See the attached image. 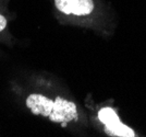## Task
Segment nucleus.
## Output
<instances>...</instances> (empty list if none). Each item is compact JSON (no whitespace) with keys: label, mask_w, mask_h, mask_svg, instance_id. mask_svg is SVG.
I'll return each instance as SVG.
<instances>
[{"label":"nucleus","mask_w":146,"mask_h":137,"mask_svg":"<svg viewBox=\"0 0 146 137\" xmlns=\"http://www.w3.org/2000/svg\"><path fill=\"white\" fill-rule=\"evenodd\" d=\"M26 106L33 114L46 116L50 121L62 123V125L78 118L76 105L72 101L62 98L50 100L43 94L33 93L27 97Z\"/></svg>","instance_id":"1"},{"label":"nucleus","mask_w":146,"mask_h":137,"mask_svg":"<svg viewBox=\"0 0 146 137\" xmlns=\"http://www.w3.org/2000/svg\"><path fill=\"white\" fill-rule=\"evenodd\" d=\"M98 118L106 126V132L112 136H135L134 132L122 124L117 113L111 107H104L98 113Z\"/></svg>","instance_id":"2"},{"label":"nucleus","mask_w":146,"mask_h":137,"mask_svg":"<svg viewBox=\"0 0 146 137\" xmlns=\"http://www.w3.org/2000/svg\"><path fill=\"white\" fill-rule=\"evenodd\" d=\"M57 9L66 14L87 15L94 9L93 0H55Z\"/></svg>","instance_id":"3"},{"label":"nucleus","mask_w":146,"mask_h":137,"mask_svg":"<svg viewBox=\"0 0 146 137\" xmlns=\"http://www.w3.org/2000/svg\"><path fill=\"white\" fill-rule=\"evenodd\" d=\"M6 25H7V20H6V18H5L3 15H1V14H0V32L2 31V30H5Z\"/></svg>","instance_id":"4"}]
</instances>
